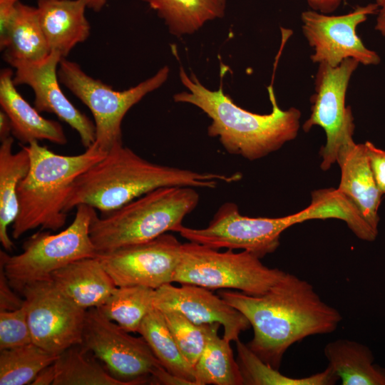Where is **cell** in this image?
I'll use <instances>...</instances> for the list:
<instances>
[{
    "mask_svg": "<svg viewBox=\"0 0 385 385\" xmlns=\"http://www.w3.org/2000/svg\"><path fill=\"white\" fill-rule=\"evenodd\" d=\"M218 294L249 321L253 337L248 347L278 370L292 344L309 336L332 333L342 320L340 312L324 302L312 284L289 273L262 295L227 289Z\"/></svg>",
    "mask_w": 385,
    "mask_h": 385,
    "instance_id": "obj_1",
    "label": "cell"
},
{
    "mask_svg": "<svg viewBox=\"0 0 385 385\" xmlns=\"http://www.w3.org/2000/svg\"><path fill=\"white\" fill-rule=\"evenodd\" d=\"M241 175L199 173L150 162L131 149L116 146L72 184L64 211L80 205L111 212L155 189L167 186L215 188L220 181H237Z\"/></svg>",
    "mask_w": 385,
    "mask_h": 385,
    "instance_id": "obj_2",
    "label": "cell"
},
{
    "mask_svg": "<svg viewBox=\"0 0 385 385\" xmlns=\"http://www.w3.org/2000/svg\"><path fill=\"white\" fill-rule=\"evenodd\" d=\"M179 77L188 91L175 94L174 101L193 105L204 112L212 120L207 128L208 135L217 138L229 153L255 160L297 137L301 112L294 107L281 109L272 84L267 88L272 111L258 114L235 104L223 92L222 84L217 91L210 90L193 73L188 75L182 66Z\"/></svg>",
    "mask_w": 385,
    "mask_h": 385,
    "instance_id": "obj_3",
    "label": "cell"
},
{
    "mask_svg": "<svg viewBox=\"0 0 385 385\" xmlns=\"http://www.w3.org/2000/svg\"><path fill=\"white\" fill-rule=\"evenodd\" d=\"M24 146L29 153L30 167L17 190L19 212L11 233L15 240L37 227L54 232L62 228L73 183L107 153L96 143L76 155L57 154L37 140Z\"/></svg>",
    "mask_w": 385,
    "mask_h": 385,
    "instance_id": "obj_4",
    "label": "cell"
},
{
    "mask_svg": "<svg viewBox=\"0 0 385 385\" xmlns=\"http://www.w3.org/2000/svg\"><path fill=\"white\" fill-rule=\"evenodd\" d=\"M198 201L192 187L155 189L111 212L97 215L91 225V238L98 252L151 240L173 232Z\"/></svg>",
    "mask_w": 385,
    "mask_h": 385,
    "instance_id": "obj_5",
    "label": "cell"
},
{
    "mask_svg": "<svg viewBox=\"0 0 385 385\" xmlns=\"http://www.w3.org/2000/svg\"><path fill=\"white\" fill-rule=\"evenodd\" d=\"M76 208L72 223L60 232L35 233L24 242L19 255L1 250L0 267L14 289L21 292L29 284L51 279L53 272L73 261L97 256L90 235L96 209L87 205Z\"/></svg>",
    "mask_w": 385,
    "mask_h": 385,
    "instance_id": "obj_6",
    "label": "cell"
},
{
    "mask_svg": "<svg viewBox=\"0 0 385 385\" xmlns=\"http://www.w3.org/2000/svg\"><path fill=\"white\" fill-rule=\"evenodd\" d=\"M286 272L262 263L257 255L243 250L225 252L196 242L182 244L173 282L209 289H234L248 295L265 294Z\"/></svg>",
    "mask_w": 385,
    "mask_h": 385,
    "instance_id": "obj_7",
    "label": "cell"
},
{
    "mask_svg": "<svg viewBox=\"0 0 385 385\" xmlns=\"http://www.w3.org/2000/svg\"><path fill=\"white\" fill-rule=\"evenodd\" d=\"M169 73V67L165 66L135 86L115 91L66 58H61L58 68L60 83L91 111L96 128L95 143L106 153L123 145L121 124L127 112L148 93L164 84Z\"/></svg>",
    "mask_w": 385,
    "mask_h": 385,
    "instance_id": "obj_8",
    "label": "cell"
},
{
    "mask_svg": "<svg viewBox=\"0 0 385 385\" xmlns=\"http://www.w3.org/2000/svg\"><path fill=\"white\" fill-rule=\"evenodd\" d=\"M99 308L86 311L83 342L116 379L128 385L152 384L163 368L143 337H133Z\"/></svg>",
    "mask_w": 385,
    "mask_h": 385,
    "instance_id": "obj_9",
    "label": "cell"
},
{
    "mask_svg": "<svg viewBox=\"0 0 385 385\" xmlns=\"http://www.w3.org/2000/svg\"><path fill=\"white\" fill-rule=\"evenodd\" d=\"M297 223L296 213L274 218L250 217L241 215L236 204L227 202L207 227L197 229L180 225L173 232L213 249H240L262 258L274 252L283 231Z\"/></svg>",
    "mask_w": 385,
    "mask_h": 385,
    "instance_id": "obj_10",
    "label": "cell"
},
{
    "mask_svg": "<svg viewBox=\"0 0 385 385\" xmlns=\"http://www.w3.org/2000/svg\"><path fill=\"white\" fill-rule=\"evenodd\" d=\"M21 293L34 344L56 355L82 344L87 310L66 296L51 279L29 284Z\"/></svg>",
    "mask_w": 385,
    "mask_h": 385,
    "instance_id": "obj_11",
    "label": "cell"
},
{
    "mask_svg": "<svg viewBox=\"0 0 385 385\" xmlns=\"http://www.w3.org/2000/svg\"><path fill=\"white\" fill-rule=\"evenodd\" d=\"M359 63L346 58L332 67L319 63L315 76V93L311 97V115L302 128L308 132L313 126L323 128L327 136L320 151L321 168L327 170L335 162L342 144L353 138L354 116L349 106H346V93L351 75Z\"/></svg>",
    "mask_w": 385,
    "mask_h": 385,
    "instance_id": "obj_12",
    "label": "cell"
},
{
    "mask_svg": "<svg viewBox=\"0 0 385 385\" xmlns=\"http://www.w3.org/2000/svg\"><path fill=\"white\" fill-rule=\"evenodd\" d=\"M377 11V4L371 3L357 6L351 12L340 16L314 10L302 12V32L314 50L311 60L332 67L339 66L346 58H354L365 66L379 64L381 58L378 53L367 48L356 31L368 16Z\"/></svg>",
    "mask_w": 385,
    "mask_h": 385,
    "instance_id": "obj_13",
    "label": "cell"
},
{
    "mask_svg": "<svg viewBox=\"0 0 385 385\" xmlns=\"http://www.w3.org/2000/svg\"><path fill=\"white\" fill-rule=\"evenodd\" d=\"M182 244L166 232L147 242L98 252L96 257L117 287L156 289L173 282Z\"/></svg>",
    "mask_w": 385,
    "mask_h": 385,
    "instance_id": "obj_14",
    "label": "cell"
},
{
    "mask_svg": "<svg viewBox=\"0 0 385 385\" xmlns=\"http://www.w3.org/2000/svg\"><path fill=\"white\" fill-rule=\"evenodd\" d=\"M62 58L56 52H50L38 61L11 63L9 65L15 68L14 83L30 86L34 92L36 109L53 113L66 122L78 133L86 149L95 143V124L72 104L60 87L58 68Z\"/></svg>",
    "mask_w": 385,
    "mask_h": 385,
    "instance_id": "obj_15",
    "label": "cell"
},
{
    "mask_svg": "<svg viewBox=\"0 0 385 385\" xmlns=\"http://www.w3.org/2000/svg\"><path fill=\"white\" fill-rule=\"evenodd\" d=\"M153 304L159 310H175L197 324L219 323L224 328L223 337L230 342L239 339L240 333L251 327L240 311L209 289L197 285L164 284L155 289Z\"/></svg>",
    "mask_w": 385,
    "mask_h": 385,
    "instance_id": "obj_16",
    "label": "cell"
},
{
    "mask_svg": "<svg viewBox=\"0 0 385 385\" xmlns=\"http://www.w3.org/2000/svg\"><path fill=\"white\" fill-rule=\"evenodd\" d=\"M337 162L341 169L337 188L359 208L366 220L378 230V210L382 193L377 187L365 144H356L353 138L340 146Z\"/></svg>",
    "mask_w": 385,
    "mask_h": 385,
    "instance_id": "obj_17",
    "label": "cell"
},
{
    "mask_svg": "<svg viewBox=\"0 0 385 385\" xmlns=\"http://www.w3.org/2000/svg\"><path fill=\"white\" fill-rule=\"evenodd\" d=\"M13 77L11 68L0 72V105L11 120L12 135L26 145L41 140L65 145L68 140L62 125L41 115L18 92Z\"/></svg>",
    "mask_w": 385,
    "mask_h": 385,
    "instance_id": "obj_18",
    "label": "cell"
},
{
    "mask_svg": "<svg viewBox=\"0 0 385 385\" xmlns=\"http://www.w3.org/2000/svg\"><path fill=\"white\" fill-rule=\"evenodd\" d=\"M39 20L50 52L66 58L90 36L86 16L87 6L81 0H38Z\"/></svg>",
    "mask_w": 385,
    "mask_h": 385,
    "instance_id": "obj_19",
    "label": "cell"
},
{
    "mask_svg": "<svg viewBox=\"0 0 385 385\" xmlns=\"http://www.w3.org/2000/svg\"><path fill=\"white\" fill-rule=\"evenodd\" d=\"M51 279L66 296L86 310L103 306L117 288L97 257L73 261L53 272Z\"/></svg>",
    "mask_w": 385,
    "mask_h": 385,
    "instance_id": "obj_20",
    "label": "cell"
},
{
    "mask_svg": "<svg viewBox=\"0 0 385 385\" xmlns=\"http://www.w3.org/2000/svg\"><path fill=\"white\" fill-rule=\"evenodd\" d=\"M328 367L342 385H385V369L374 364V356L366 345L354 340L337 339L324 349Z\"/></svg>",
    "mask_w": 385,
    "mask_h": 385,
    "instance_id": "obj_21",
    "label": "cell"
},
{
    "mask_svg": "<svg viewBox=\"0 0 385 385\" xmlns=\"http://www.w3.org/2000/svg\"><path fill=\"white\" fill-rule=\"evenodd\" d=\"M0 145V242L4 250L11 251L14 243L8 228L15 221L19 212L17 190L30 167V156L23 145L12 152L14 138L10 136Z\"/></svg>",
    "mask_w": 385,
    "mask_h": 385,
    "instance_id": "obj_22",
    "label": "cell"
},
{
    "mask_svg": "<svg viewBox=\"0 0 385 385\" xmlns=\"http://www.w3.org/2000/svg\"><path fill=\"white\" fill-rule=\"evenodd\" d=\"M161 19L170 34L182 37L200 30L207 22L222 18L227 0H140Z\"/></svg>",
    "mask_w": 385,
    "mask_h": 385,
    "instance_id": "obj_23",
    "label": "cell"
},
{
    "mask_svg": "<svg viewBox=\"0 0 385 385\" xmlns=\"http://www.w3.org/2000/svg\"><path fill=\"white\" fill-rule=\"evenodd\" d=\"M49 53L37 6L19 1L4 50V60L9 64L17 61L36 62L45 58Z\"/></svg>",
    "mask_w": 385,
    "mask_h": 385,
    "instance_id": "obj_24",
    "label": "cell"
},
{
    "mask_svg": "<svg viewBox=\"0 0 385 385\" xmlns=\"http://www.w3.org/2000/svg\"><path fill=\"white\" fill-rule=\"evenodd\" d=\"M219 323L210 324L203 351L194 366L197 385H242L243 378L230 342L218 335Z\"/></svg>",
    "mask_w": 385,
    "mask_h": 385,
    "instance_id": "obj_25",
    "label": "cell"
},
{
    "mask_svg": "<svg viewBox=\"0 0 385 385\" xmlns=\"http://www.w3.org/2000/svg\"><path fill=\"white\" fill-rule=\"evenodd\" d=\"M297 215L299 223L312 219H340L363 240L373 241L378 235V230L366 220L356 205L338 189L313 192L311 204Z\"/></svg>",
    "mask_w": 385,
    "mask_h": 385,
    "instance_id": "obj_26",
    "label": "cell"
},
{
    "mask_svg": "<svg viewBox=\"0 0 385 385\" xmlns=\"http://www.w3.org/2000/svg\"><path fill=\"white\" fill-rule=\"evenodd\" d=\"M84 345H73L53 362V385H128L115 378Z\"/></svg>",
    "mask_w": 385,
    "mask_h": 385,
    "instance_id": "obj_27",
    "label": "cell"
},
{
    "mask_svg": "<svg viewBox=\"0 0 385 385\" xmlns=\"http://www.w3.org/2000/svg\"><path fill=\"white\" fill-rule=\"evenodd\" d=\"M163 367L197 385L194 368L181 353L163 313L153 307L144 317L138 332Z\"/></svg>",
    "mask_w": 385,
    "mask_h": 385,
    "instance_id": "obj_28",
    "label": "cell"
},
{
    "mask_svg": "<svg viewBox=\"0 0 385 385\" xmlns=\"http://www.w3.org/2000/svg\"><path fill=\"white\" fill-rule=\"evenodd\" d=\"M243 384L249 385H332L339 378L329 367L309 376L291 378L282 374L259 358L240 339L235 342Z\"/></svg>",
    "mask_w": 385,
    "mask_h": 385,
    "instance_id": "obj_29",
    "label": "cell"
},
{
    "mask_svg": "<svg viewBox=\"0 0 385 385\" xmlns=\"http://www.w3.org/2000/svg\"><path fill=\"white\" fill-rule=\"evenodd\" d=\"M155 292L154 289L143 286L117 287L99 309L128 332H138L143 319L154 307Z\"/></svg>",
    "mask_w": 385,
    "mask_h": 385,
    "instance_id": "obj_30",
    "label": "cell"
},
{
    "mask_svg": "<svg viewBox=\"0 0 385 385\" xmlns=\"http://www.w3.org/2000/svg\"><path fill=\"white\" fill-rule=\"evenodd\" d=\"M58 355L34 342L0 351V385L31 384L37 374Z\"/></svg>",
    "mask_w": 385,
    "mask_h": 385,
    "instance_id": "obj_31",
    "label": "cell"
},
{
    "mask_svg": "<svg viewBox=\"0 0 385 385\" xmlns=\"http://www.w3.org/2000/svg\"><path fill=\"white\" fill-rule=\"evenodd\" d=\"M160 311L181 353L194 368L204 350L210 324H195L175 310Z\"/></svg>",
    "mask_w": 385,
    "mask_h": 385,
    "instance_id": "obj_32",
    "label": "cell"
},
{
    "mask_svg": "<svg viewBox=\"0 0 385 385\" xmlns=\"http://www.w3.org/2000/svg\"><path fill=\"white\" fill-rule=\"evenodd\" d=\"M27 309L24 303L14 310L0 311V350L31 343Z\"/></svg>",
    "mask_w": 385,
    "mask_h": 385,
    "instance_id": "obj_33",
    "label": "cell"
},
{
    "mask_svg": "<svg viewBox=\"0 0 385 385\" xmlns=\"http://www.w3.org/2000/svg\"><path fill=\"white\" fill-rule=\"evenodd\" d=\"M370 165L377 187L382 194L385 193V151L376 148L371 142L365 143Z\"/></svg>",
    "mask_w": 385,
    "mask_h": 385,
    "instance_id": "obj_34",
    "label": "cell"
},
{
    "mask_svg": "<svg viewBox=\"0 0 385 385\" xmlns=\"http://www.w3.org/2000/svg\"><path fill=\"white\" fill-rule=\"evenodd\" d=\"M19 0H0V48L4 51L8 43L9 29L16 12Z\"/></svg>",
    "mask_w": 385,
    "mask_h": 385,
    "instance_id": "obj_35",
    "label": "cell"
},
{
    "mask_svg": "<svg viewBox=\"0 0 385 385\" xmlns=\"http://www.w3.org/2000/svg\"><path fill=\"white\" fill-rule=\"evenodd\" d=\"M10 285L2 267L0 269V311L14 310L20 308L24 299L19 298Z\"/></svg>",
    "mask_w": 385,
    "mask_h": 385,
    "instance_id": "obj_36",
    "label": "cell"
},
{
    "mask_svg": "<svg viewBox=\"0 0 385 385\" xmlns=\"http://www.w3.org/2000/svg\"><path fill=\"white\" fill-rule=\"evenodd\" d=\"M312 10L329 14L336 11L346 0H307Z\"/></svg>",
    "mask_w": 385,
    "mask_h": 385,
    "instance_id": "obj_37",
    "label": "cell"
},
{
    "mask_svg": "<svg viewBox=\"0 0 385 385\" xmlns=\"http://www.w3.org/2000/svg\"><path fill=\"white\" fill-rule=\"evenodd\" d=\"M56 371L53 363L43 369L36 376L32 385H53Z\"/></svg>",
    "mask_w": 385,
    "mask_h": 385,
    "instance_id": "obj_38",
    "label": "cell"
},
{
    "mask_svg": "<svg viewBox=\"0 0 385 385\" xmlns=\"http://www.w3.org/2000/svg\"><path fill=\"white\" fill-rule=\"evenodd\" d=\"M378 6L375 29L385 37V0H376Z\"/></svg>",
    "mask_w": 385,
    "mask_h": 385,
    "instance_id": "obj_39",
    "label": "cell"
},
{
    "mask_svg": "<svg viewBox=\"0 0 385 385\" xmlns=\"http://www.w3.org/2000/svg\"><path fill=\"white\" fill-rule=\"evenodd\" d=\"M12 126L9 116L4 111H0V140L1 142L11 136Z\"/></svg>",
    "mask_w": 385,
    "mask_h": 385,
    "instance_id": "obj_40",
    "label": "cell"
},
{
    "mask_svg": "<svg viewBox=\"0 0 385 385\" xmlns=\"http://www.w3.org/2000/svg\"><path fill=\"white\" fill-rule=\"evenodd\" d=\"M84 1L87 8L96 12H99L107 4L108 0H81Z\"/></svg>",
    "mask_w": 385,
    "mask_h": 385,
    "instance_id": "obj_41",
    "label": "cell"
}]
</instances>
